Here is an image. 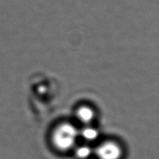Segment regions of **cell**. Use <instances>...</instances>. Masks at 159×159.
Wrapping results in <instances>:
<instances>
[{
  "instance_id": "1",
  "label": "cell",
  "mask_w": 159,
  "mask_h": 159,
  "mask_svg": "<svg viewBox=\"0 0 159 159\" xmlns=\"http://www.w3.org/2000/svg\"><path fill=\"white\" fill-rule=\"evenodd\" d=\"M78 131L72 125L65 124L59 126L54 134V143L58 148L68 149L74 144Z\"/></svg>"
},
{
  "instance_id": "2",
  "label": "cell",
  "mask_w": 159,
  "mask_h": 159,
  "mask_svg": "<svg viewBox=\"0 0 159 159\" xmlns=\"http://www.w3.org/2000/svg\"><path fill=\"white\" fill-rule=\"evenodd\" d=\"M121 155V149L117 144L107 143L97 149V156L100 159H118Z\"/></svg>"
},
{
  "instance_id": "3",
  "label": "cell",
  "mask_w": 159,
  "mask_h": 159,
  "mask_svg": "<svg viewBox=\"0 0 159 159\" xmlns=\"http://www.w3.org/2000/svg\"><path fill=\"white\" fill-rule=\"evenodd\" d=\"M78 117L80 120L84 123H88L92 120L93 117V112L89 107H81L78 112Z\"/></svg>"
},
{
  "instance_id": "4",
  "label": "cell",
  "mask_w": 159,
  "mask_h": 159,
  "mask_svg": "<svg viewBox=\"0 0 159 159\" xmlns=\"http://www.w3.org/2000/svg\"><path fill=\"white\" fill-rule=\"evenodd\" d=\"M82 135L85 140L92 141L95 140L98 135V133L92 128H86L82 131Z\"/></svg>"
},
{
  "instance_id": "5",
  "label": "cell",
  "mask_w": 159,
  "mask_h": 159,
  "mask_svg": "<svg viewBox=\"0 0 159 159\" xmlns=\"http://www.w3.org/2000/svg\"><path fill=\"white\" fill-rule=\"evenodd\" d=\"M91 154V149L88 147H81L76 151V155L80 159H85L88 158Z\"/></svg>"
}]
</instances>
